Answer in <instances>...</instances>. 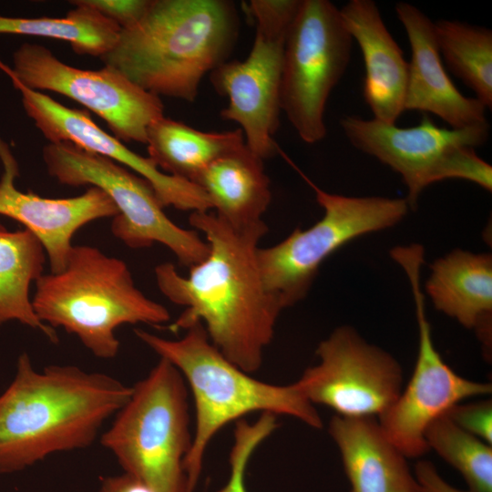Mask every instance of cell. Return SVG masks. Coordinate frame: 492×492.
<instances>
[{
  "label": "cell",
  "instance_id": "1",
  "mask_svg": "<svg viewBox=\"0 0 492 492\" xmlns=\"http://www.w3.org/2000/svg\"><path fill=\"white\" fill-rule=\"evenodd\" d=\"M190 224L204 234L207 257L180 275L170 262L155 268L159 291L185 307L170 325L174 332L200 323L211 343L248 374L257 372L272 341L282 312L265 287L259 264V242L268 232L264 221L235 229L213 210L191 212Z\"/></svg>",
  "mask_w": 492,
  "mask_h": 492
},
{
  "label": "cell",
  "instance_id": "2",
  "mask_svg": "<svg viewBox=\"0 0 492 492\" xmlns=\"http://www.w3.org/2000/svg\"><path fill=\"white\" fill-rule=\"evenodd\" d=\"M132 386L99 372L52 364L36 370L26 353L0 395V474L91 446L124 406Z\"/></svg>",
  "mask_w": 492,
  "mask_h": 492
},
{
  "label": "cell",
  "instance_id": "3",
  "mask_svg": "<svg viewBox=\"0 0 492 492\" xmlns=\"http://www.w3.org/2000/svg\"><path fill=\"white\" fill-rule=\"evenodd\" d=\"M238 33L233 2L152 0L100 59L151 94L193 102L203 77L227 61Z\"/></svg>",
  "mask_w": 492,
  "mask_h": 492
},
{
  "label": "cell",
  "instance_id": "4",
  "mask_svg": "<svg viewBox=\"0 0 492 492\" xmlns=\"http://www.w3.org/2000/svg\"><path fill=\"white\" fill-rule=\"evenodd\" d=\"M134 332L141 342L179 371L191 392L195 428L184 461L189 492L196 488L208 446L231 422L261 412L291 416L312 428H323V419L315 405L295 382L282 385L255 379L211 343L200 323L189 327L177 340L142 329Z\"/></svg>",
  "mask_w": 492,
  "mask_h": 492
},
{
  "label": "cell",
  "instance_id": "5",
  "mask_svg": "<svg viewBox=\"0 0 492 492\" xmlns=\"http://www.w3.org/2000/svg\"><path fill=\"white\" fill-rule=\"evenodd\" d=\"M32 300L41 322L75 334L96 357L114 358L123 324L159 326L168 309L136 285L128 265L89 245H73L65 269L43 274Z\"/></svg>",
  "mask_w": 492,
  "mask_h": 492
},
{
  "label": "cell",
  "instance_id": "6",
  "mask_svg": "<svg viewBox=\"0 0 492 492\" xmlns=\"http://www.w3.org/2000/svg\"><path fill=\"white\" fill-rule=\"evenodd\" d=\"M100 443L124 473L150 492H189L184 461L192 435L188 386L179 371L159 358L147 376L132 385L129 399Z\"/></svg>",
  "mask_w": 492,
  "mask_h": 492
},
{
  "label": "cell",
  "instance_id": "7",
  "mask_svg": "<svg viewBox=\"0 0 492 492\" xmlns=\"http://www.w3.org/2000/svg\"><path fill=\"white\" fill-rule=\"evenodd\" d=\"M340 124L354 148L402 177L407 189L405 200L412 209L427 186L444 179H466L487 191L492 190V167L475 150L489 137L488 122L446 128L424 114L419 124L410 128L355 116L343 118Z\"/></svg>",
  "mask_w": 492,
  "mask_h": 492
},
{
  "label": "cell",
  "instance_id": "8",
  "mask_svg": "<svg viewBox=\"0 0 492 492\" xmlns=\"http://www.w3.org/2000/svg\"><path fill=\"white\" fill-rule=\"evenodd\" d=\"M303 178L323 210L322 219L308 229H295L277 244L259 248L257 254L263 283L283 310L307 295L322 263L338 249L395 225L410 209L405 199L330 193Z\"/></svg>",
  "mask_w": 492,
  "mask_h": 492
},
{
  "label": "cell",
  "instance_id": "9",
  "mask_svg": "<svg viewBox=\"0 0 492 492\" xmlns=\"http://www.w3.org/2000/svg\"><path fill=\"white\" fill-rule=\"evenodd\" d=\"M42 156L49 175L61 184L96 187L112 200L118 214L111 231L127 246L141 249L160 243L188 268L207 257L206 241L197 231L174 223L151 185L128 169L71 143H47Z\"/></svg>",
  "mask_w": 492,
  "mask_h": 492
},
{
  "label": "cell",
  "instance_id": "10",
  "mask_svg": "<svg viewBox=\"0 0 492 492\" xmlns=\"http://www.w3.org/2000/svg\"><path fill=\"white\" fill-rule=\"evenodd\" d=\"M352 44L332 2L301 0L284 43L281 108L305 143L326 136V103L349 65Z\"/></svg>",
  "mask_w": 492,
  "mask_h": 492
},
{
  "label": "cell",
  "instance_id": "11",
  "mask_svg": "<svg viewBox=\"0 0 492 492\" xmlns=\"http://www.w3.org/2000/svg\"><path fill=\"white\" fill-rule=\"evenodd\" d=\"M390 253L410 282L418 327V353L407 385L377 420L387 438L408 459L419 458L429 451L425 435L430 424L466 399L489 395L492 385L459 375L435 347L420 283L424 247L397 246Z\"/></svg>",
  "mask_w": 492,
  "mask_h": 492
},
{
  "label": "cell",
  "instance_id": "12",
  "mask_svg": "<svg viewBox=\"0 0 492 492\" xmlns=\"http://www.w3.org/2000/svg\"><path fill=\"white\" fill-rule=\"evenodd\" d=\"M11 73L36 91H53L100 117L122 142L147 143L151 123L164 117L159 97L104 66L86 70L59 60L47 47L24 43L13 54Z\"/></svg>",
  "mask_w": 492,
  "mask_h": 492
},
{
  "label": "cell",
  "instance_id": "13",
  "mask_svg": "<svg viewBox=\"0 0 492 492\" xmlns=\"http://www.w3.org/2000/svg\"><path fill=\"white\" fill-rule=\"evenodd\" d=\"M318 363L295 382L313 405L343 417H378L403 389L404 373L388 352L349 325L335 328L316 348Z\"/></svg>",
  "mask_w": 492,
  "mask_h": 492
},
{
  "label": "cell",
  "instance_id": "14",
  "mask_svg": "<svg viewBox=\"0 0 492 492\" xmlns=\"http://www.w3.org/2000/svg\"><path fill=\"white\" fill-rule=\"evenodd\" d=\"M287 33L256 26L247 58L227 60L210 73L216 92L228 97L220 116L240 125L246 147L262 160L280 149L273 136L282 111L281 81Z\"/></svg>",
  "mask_w": 492,
  "mask_h": 492
},
{
  "label": "cell",
  "instance_id": "15",
  "mask_svg": "<svg viewBox=\"0 0 492 492\" xmlns=\"http://www.w3.org/2000/svg\"><path fill=\"white\" fill-rule=\"evenodd\" d=\"M0 69L21 94L26 115L48 143H71L87 151L104 156L146 179L160 204L180 210L208 211L212 204L197 184L161 171L150 158L130 150L122 141L105 132L87 111L67 108L43 92L23 85L0 58Z\"/></svg>",
  "mask_w": 492,
  "mask_h": 492
},
{
  "label": "cell",
  "instance_id": "16",
  "mask_svg": "<svg viewBox=\"0 0 492 492\" xmlns=\"http://www.w3.org/2000/svg\"><path fill=\"white\" fill-rule=\"evenodd\" d=\"M0 214L25 225L41 242L52 273L62 272L72 250V238L84 225L114 218L118 210L100 189L89 187L83 194L65 199L22 192L15 186L18 164L8 145L0 138Z\"/></svg>",
  "mask_w": 492,
  "mask_h": 492
},
{
  "label": "cell",
  "instance_id": "17",
  "mask_svg": "<svg viewBox=\"0 0 492 492\" xmlns=\"http://www.w3.org/2000/svg\"><path fill=\"white\" fill-rule=\"evenodd\" d=\"M395 9L412 51L405 111L432 113L451 128L487 122L483 104L476 97L460 93L446 74L436 41L434 22L410 3L398 2Z\"/></svg>",
  "mask_w": 492,
  "mask_h": 492
},
{
  "label": "cell",
  "instance_id": "18",
  "mask_svg": "<svg viewBox=\"0 0 492 492\" xmlns=\"http://www.w3.org/2000/svg\"><path fill=\"white\" fill-rule=\"evenodd\" d=\"M340 10L343 23L362 51L363 95L374 118L395 124L405 111L408 63L373 0H350Z\"/></svg>",
  "mask_w": 492,
  "mask_h": 492
},
{
  "label": "cell",
  "instance_id": "19",
  "mask_svg": "<svg viewBox=\"0 0 492 492\" xmlns=\"http://www.w3.org/2000/svg\"><path fill=\"white\" fill-rule=\"evenodd\" d=\"M328 432L338 447L349 492H418L408 458L387 438L376 417L334 415Z\"/></svg>",
  "mask_w": 492,
  "mask_h": 492
},
{
  "label": "cell",
  "instance_id": "20",
  "mask_svg": "<svg viewBox=\"0 0 492 492\" xmlns=\"http://www.w3.org/2000/svg\"><path fill=\"white\" fill-rule=\"evenodd\" d=\"M425 284L435 308L477 332L491 349L492 257L460 249L436 260Z\"/></svg>",
  "mask_w": 492,
  "mask_h": 492
},
{
  "label": "cell",
  "instance_id": "21",
  "mask_svg": "<svg viewBox=\"0 0 492 492\" xmlns=\"http://www.w3.org/2000/svg\"><path fill=\"white\" fill-rule=\"evenodd\" d=\"M209 197L212 210L235 229L260 223L271 200L263 160L246 145L209 165L194 182Z\"/></svg>",
  "mask_w": 492,
  "mask_h": 492
},
{
  "label": "cell",
  "instance_id": "22",
  "mask_svg": "<svg viewBox=\"0 0 492 492\" xmlns=\"http://www.w3.org/2000/svg\"><path fill=\"white\" fill-rule=\"evenodd\" d=\"M147 149L164 173L192 183L212 162L245 146L241 128L205 132L162 117L148 128Z\"/></svg>",
  "mask_w": 492,
  "mask_h": 492
},
{
  "label": "cell",
  "instance_id": "23",
  "mask_svg": "<svg viewBox=\"0 0 492 492\" xmlns=\"http://www.w3.org/2000/svg\"><path fill=\"white\" fill-rule=\"evenodd\" d=\"M45 262L46 251L32 232L0 225V325L16 320L57 343L56 330L39 320L29 298L30 283L44 274Z\"/></svg>",
  "mask_w": 492,
  "mask_h": 492
},
{
  "label": "cell",
  "instance_id": "24",
  "mask_svg": "<svg viewBox=\"0 0 492 492\" xmlns=\"http://www.w3.org/2000/svg\"><path fill=\"white\" fill-rule=\"evenodd\" d=\"M65 17H11L0 15V35H24L66 41L78 55L101 57L115 46L121 29L113 21L86 5Z\"/></svg>",
  "mask_w": 492,
  "mask_h": 492
},
{
  "label": "cell",
  "instance_id": "25",
  "mask_svg": "<svg viewBox=\"0 0 492 492\" xmlns=\"http://www.w3.org/2000/svg\"><path fill=\"white\" fill-rule=\"evenodd\" d=\"M441 59L476 94L486 108H492V31L487 27L440 19L434 22Z\"/></svg>",
  "mask_w": 492,
  "mask_h": 492
},
{
  "label": "cell",
  "instance_id": "26",
  "mask_svg": "<svg viewBox=\"0 0 492 492\" xmlns=\"http://www.w3.org/2000/svg\"><path fill=\"white\" fill-rule=\"evenodd\" d=\"M425 438L429 451L456 468L468 489L492 492V445L463 430L446 415L430 424Z\"/></svg>",
  "mask_w": 492,
  "mask_h": 492
},
{
  "label": "cell",
  "instance_id": "27",
  "mask_svg": "<svg viewBox=\"0 0 492 492\" xmlns=\"http://www.w3.org/2000/svg\"><path fill=\"white\" fill-rule=\"evenodd\" d=\"M279 426L277 416L263 413L254 423L240 419L235 424L234 441L230 452V477L218 492H248L245 472L255 449Z\"/></svg>",
  "mask_w": 492,
  "mask_h": 492
},
{
  "label": "cell",
  "instance_id": "28",
  "mask_svg": "<svg viewBox=\"0 0 492 492\" xmlns=\"http://www.w3.org/2000/svg\"><path fill=\"white\" fill-rule=\"evenodd\" d=\"M469 434L492 445V401L490 399L458 403L445 414Z\"/></svg>",
  "mask_w": 492,
  "mask_h": 492
},
{
  "label": "cell",
  "instance_id": "29",
  "mask_svg": "<svg viewBox=\"0 0 492 492\" xmlns=\"http://www.w3.org/2000/svg\"><path fill=\"white\" fill-rule=\"evenodd\" d=\"M117 24L121 30L136 25L149 9L152 0H75Z\"/></svg>",
  "mask_w": 492,
  "mask_h": 492
},
{
  "label": "cell",
  "instance_id": "30",
  "mask_svg": "<svg viewBox=\"0 0 492 492\" xmlns=\"http://www.w3.org/2000/svg\"><path fill=\"white\" fill-rule=\"evenodd\" d=\"M418 492H476L458 489L446 482L435 465L427 460H419L414 469Z\"/></svg>",
  "mask_w": 492,
  "mask_h": 492
},
{
  "label": "cell",
  "instance_id": "31",
  "mask_svg": "<svg viewBox=\"0 0 492 492\" xmlns=\"http://www.w3.org/2000/svg\"><path fill=\"white\" fill-rule=\"evenodd\" d=\"M99 492H150L140 481L123 473L119 476L105 477Z\"/></svg>",
  "mask_w": 492,
  "mask_h": 492
}]
</instances>
